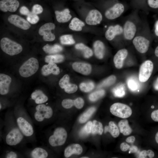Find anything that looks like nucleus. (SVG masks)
I'll list each match as a JSON object with an SVG mask.
<instances>
[{"mask_svg": "<svg viewBox=\"0 0 158 158\" xmlns=\"http://www.w3.org/2000/svg\"><path fill=\"white\" fill-rule=\"evenodd\" d=\"M17 124L27 141H32L35 139L34 128L26 112H13Z\"/></svg>", "mask_w": 158, "mask_h": 158, "instance_id": "2", "label": "nucleus"}, {"mask_svg": "<svg viewBox=\"0 0 158 158\" xmlns=\"http://www.w3.org/2000/svg\"><path fill=\"white\" fill-rule=\"evenodd\" d=\"M151 117L154 121L158 122V109L152 112L151 114Z\"/></svg>", "mask_w": 158, "mask_h": 158, "instance_id": "50", "label": "nucleus"}, {"mask_svg": "<svg viewBox=\"0 0 158 158\" xmlns=\"http://www.w3.org/2000/svg\"><path fill=\"white\" fill-rule=\"evenodd\" d=\"M129 153H135L137 152L138 150V147L135 145H133L130 147L129 148Z\"/></svg>", "mask_w": 158, "mask_h": 158, "instance_id": "54", "label": "nucleus"}, {"mask_svg": "<svg viewBox=\"0 0 158 158\" xmlns=\"http://www.w3.org/2000/svg\"><path fill=\"white\" fill-rule=\"evenodd\" d=\"M70 13V11L68 8H66L62 11H55V13L57 21L60 23L68 22L72 17Z\"/></svg>", "mask_w": 158, "mask_h": 158, "instance_id": "24", "label": "nucleus"}, {"mask_svg": "<svg viewBox=\"0 0 158 158\" xmlns=\"http://www.w3.org/2000/svg\"><path fill=\"white\" fill-rule=\"evenodd\" d=\"M78 87L75 84L68 83L64 88L65 91L69 94L73 93L78 90Z\"/></svg>", "mask_w": 158, "mask_h": 158, "instance_id": "41", "label": "nucleus"}, {"mask_svg": "<svg viewBox=\"0 0 158 158\" xmlns=\"http://www.w3.org/2000/svg\"><path fill=\"white\" fill-rule=\"evenodd\" d=\"M154 32L156 35L158 36V20L156 21L155 24Z\"/></svg>", "mask_w": 158, "mask_h": 158, "instance_id": "56", "label": "nucleus"}, {"mask_svg": "<svg viewBox=\"0 0 158 158\" xmlns=\"http://www.w3.org/2000/svg\"><path fill=\"white\" fill-rule=\"evenodd\" d=\"M109 132L114 138H117L119 135V130L116 124L113 121L109 122V125L104 128V133Z\"/></svg>", "mask_w": 158, "mask_h": 158, "instance_id": "27", "label": "nucleus"}, {"mask_svg": "<svg viewBox=\"0 0 158 158\" xmlns=\"http://www.w3.org/2000/svg\"><path fill=\"white\" fill-rule=\"evenodd\" d=\"M20 5L17 0H2L0 1V9L3 12H15Z\"/></svg>", "mask_w": 158, "mask_h": 158, "instance_id": "13", "label": "nucleus"}, {"mask_svg": "<svg viewBox=\"0 0 158 158\" xmlns=\"http://www.w3.org/2000/svg\"><path fill=\"white\" fill-rule=\"evenodd\" d=\"M84 104V101L81 97H78L74 100V106L77 108H82Z\"/></svg>", "mask_w": 158, "mask_h": 158, "instance_id": "46", "label": "nucleus"}, {"mask_svg": "<svg viewBox=\"0 0 158 158\" xmlns=\"http://www.w3.org/2000/svg\"><path fill=\"white\" fill-rule=\"evenodd\" d=\"M124 10V7L122 4L117 3L106 11L105 16L109 19H114L120 16Z\"/></svg>", "mask_w": 158, "mask_h": 158, "instance_id": "12", "label": "nucleus"}, {"mask_svg": "<svg viewBox=\"0 0 158 158\" xmlns=\"http://www.w3.org/2000/svg\"><path fill=\"white\" fill-rule=\"evenodd\" d=\"M83 148L78 144H73L68 146L64 151V156L68 158L73 154L79 155L82 152Z\"/></svg>", "mask_w": 158, "mask_h": 158, "instance_id": "23", "label": "nucleus"}, {"mask_svg": "<svg viewBox=\"0 0 158 158\" xmlns=\"http://www.w3.org/2000/svg\"><path fill=\"white\" fill-rule=\"evenodd\" d=\"M11 82V78L9 76L4 74H0V94L1 95H5L8 93Z\"/></svg>", "mask_w": 158, "mask_h": 158, "instance_id": "17", "label": "nucleus"}, {"mask_svg": "<svg viewBox=\"0 0 158 158\" xmlns=\"http://www.w3.org/2000/svg\"><path fill=\"white\" fill-rule=\"evenodd\" d=\"M26 155L32 158H46L49 156V152L44 147H36L26 152Z\"/></svg>", "mask_w": 158, "mask_h": 158, "instance_id": "14", "label": "nucleus"}, {"mask_svg": "<svg viewBox=\"0 0 158 158\" xmlns=\"http://www.w3.org/2000/svg\"><path fill=\"white\" fill-rule=\"evenodd\" d=\"M154 108V107L153 106H152L151 107L152 108Z\"/></svg>", "mask_w": 158, "mask_h": 158, "instance_id": "61", "label": "nucleus"}, {"mask_svg": "<svg viewBox=\"0 0 158 158\" xmlns=\"http://www.w3.org/2000/svg\"><path fill=\"white\" fill-rule=\"evenodd\" d=\"M6 120L5 128L4 133V140L6 144L10 147H18L27 141L18 127L13 112Z\"/></svg>", "mask_w": 158, "mask_h": 158, "instance_id": "1", "label": "nucleus"}, {"mask_svg": "<svg viewBox=\"0 0 158 158\" xmlns=\"http://www.w3.org/2000/svg\"><path fill=\"white\" fill-rule=\"evenodd\" d=\"M153 87L155 90L158 91V77L155 81L153 84Z\"/></svg>", "mask_w": 158, "mask_h": 158, "instance_id": "57", "label": "nucleus"}, {"mask_svg": "<svg viewBox=\"0 0 158 158\" xmlns=\"http://www.w3.org/2000/svg\"><path fill=\"white\" fill-rule=\"evenodd\" d=\"M81 158H88L89 157H81Z\"/></svg>", "mask_w": 158, "mask_h": 158, "instance_id": "60", "label": "nucleus"}, {"mask_svg": "<svg viewBox=\"0 0 158 158\" xmlns=\"http://www.w3.org/2000/svg\"><path fill=\"white\" fill-rule=\"evenodd\" d=\"M19 12L21 14L26 16L29 15L31 12L28 8L25 6H22L20 8Z\"/></svg>", "mask_w": 158, "mask_h": 158, "instance_id": "48", "label": "nucleus"}, {"mask_svg": "<svg viewBox=\"0 0 158 158\" xmlns=\"http://www.w3.org/2000/svg\"><path fill=\"white\" fill-rule=\"evenodd\" d=\"M55 28V25L53 23H46L42 25L39 28L38 33L42 36L43 40L45 41L51 42L54 40L55 36L51 32V31Z\"/></svg>", "mask_w": 158, "mask_h": 158, "instance_id": "8", "label": "nucleus"}, {"mask_svg": "<svg viewBox=\"0 0 158 158\" xmlns=\"http://www.w3.org/2000/svg\"><path fill=\"white\" fill-rule=\"evenodd\" d=\"M43 11V8L42 6L39 4H35L33 6L32 12L37 15L41 13Z\"/></svg>", "mask_w": 158, "mask_h": 158, "instance_id": "45", "label": "nucleus"}, {"mask_svg": "<svg viewBox=\"0 0 158 158\" xmlns=\"http://www.w3.org/2000/svg\"><path fill=\"white\" fill-rule=\"evenodd\" d=\"M72 66L74 71L84 75H88L91 71V66L88 63L75 62L73 63Z\"/></svg>", "mask_w": 158, "mask_h": 158, "instance_id": "20", "label": "nucleus"}, {"mask_svg": "<svg viewBox=\"0 0 158 158\" xmlns=\"http://www.w3.org/2000/svg\"><path fill=\"white\" fill-rule=\"evenodd\" d=\"M129 89L131 91L135 92L138 91L140 88V84L138 80L133 77L129 78L127 81Z\"/></svg>", "mask_w": 158, "mask_h": 158, "instance_id": "32", "label": "nucleus"}, {"mask_svg": "<svg viewBox=\"0 0 158 158\" xmlns=\"http://www.w3.org/2000/svg\"><path fill=\"white\" fill-rule=\"evenodd\" d=\"M123 32V28L120 25L117 24L109 27L105 33V37L107 40L111 41L115 36L121 34Z\"/></svg>", "mask_w": 158, "mask_h": 158, "instance_id": "18", "label": "nucleus"}, {"mask_svg": "<svg viewBox=\"0 0 158 158\" xmlns=\"http://www.w3.org/2000/svg\"><path fill=\"white\" fill-rule=\"evenodd\" d=\"M20 154L15 151L9 150L6 151L4 154V157L6 158H17L20 157Z\"/></svg>", "mask_w": 158, "mask_h": 158, "instance_id": "44", "label": "nucleus"}, {"mask_svg": "<svg viewBox=\"0 0 158 158\" xmlns=\"http://www.w3.org/2000/svg\"><path fill=\"white\" fill-rule=\"evenodd\" d=\"M154 54L155 56L158 57V46H157L156 48Z\"/></svg>", "mask_w": 158, "mask_h": 158, "instance_id": "58", "label": "nucleus"}, {"mask_svg": "<svg viewBox=\"0 0 158 158\" xmlns=\"http://www.w3.org/2000/svg\"><path fill=\"white\" fill-rule=\"evenodd\" d=\"M114 96L118 97H123L125 95V88L123 84H119L114 87L112 90Z\"/></svg>", "mask_w": 158, "mask_h": 158, "instance_id": "33", "label": "nucleus"}, {"mask_svg": "<svg viewBox=\"0 0 158 158\" xmlns=\"http://www.w3.org/2000/svg\"><path fill=\"white\" fill-rule=\"evenodd\" d=\"M61 105L65 109L70 108L74 105V100L71 99H64L62 101Z\"/></svg>", "mask_w": 158, "mask_h": 158, "instance_id": "42", "label": "nucleus"}, {"mask_svg": "<svg viewBox=\"0 0 158 158\" xmlns=\"http://www.w3.org/2000/svg\"><path fill=\"white\" fill-rule=\"evenodd\" d=\"M0 45L3 51L10 56L18 54L23 50L20 44L7 37H4L1 40Z\"/></svg>", "mask_w": 158, "mask_h": 158, "instance_id": "5", "label": "nucleus"}, {"mask_svg": "<svg viewBox=\"0 0 158 158\" xmlns=\"http://www.w3.org/2000/svg\"><path fill=\"white\" fill-rule=\"evenodd\" d=\"M116 80V77L114 75H111L104 80L97 86V88L107 87L114 84Z\"/></svg>", "mask_w": 158, "mask_h": 158, "instance_id": "36", "label": "nucleus"}, {"mask_svg": "<svg viewBox=\"0 0 158 158\" xmlns=\"http://www.w3.org/2000/svg\"><path fill=\"white\" fill-rule=\"evenodd\" d=\"M64 59V56L62 55L56 54L47 55L45 56V61L47 63H54L62 62Z\"/></svg>", "mask_w": 158, "mask_h": 158, "instance_id": "31", "label": "nucleus"}, {"mask_svg": "<svg viewBox=\"0 0 158 158\" xmlns=\"http://www.w3.org/2000/svg\"><path fill=\"white\" fill-rule=\"evenodd\" d=\"M88 135L87 133L85 126L83 127L79 133L80 136L82 137H85Z\"/></svg>", "mask_w": 158, "mask_h": 158, "instance_id": "53", "label": "nucleus"}, {"mask_svg": "<svg viewBox=\"0 0 158 158\" xmlns=\"http://www.w3.org/2000/svg\"><path fill=\"white\" fill-rule=\"evenodd\" d=\"M105 93V92L104 90H99L90 94L89 96V99L92 102H95L103 97Z\"/></svg>", "mask_w": 158, "mask_h": 158, "instance_id": "39", "label": "nucleus"}, {"mask_svg": "<svg viewBox=\"0 0 158 158\" xmlns=\"http://www.w3.org/2000/svg\"><path fill=\"white\" fill-rule=\"evenodd\" d=\"M123 28V33L126 39L130 40L134 38L136 32V27L133 22L129 20L126 21Z\"/></svg>", "mask_w": 158, "mask_h": 158, "instance_id": "16", "label": "nucleus"}, {"mask_svg": "<svg viewBox=\"0 0 158 158\" xmlns=\"http://www.w3.org/2000/svg\"><path fill=\"white\" fill-rule=\"evenodd\" d=\"M147 2L150 7L153 8H158V0H148Z\"/></svg>", "mask_w": 158, "mask_h": 158, "instance_id": "47", "label": "nucleus"}, {"mask_svg": "<svg viewBox=\"0 0 158 158\" xmlns=\"http://www.w3.org/2000/svg\"><path fill=\"white\" fill-rule=\"evenodd\" d=\"M70 78L69 75L67 74L64 75L60 80L59 85L61 88L64 89L66 85L69 83Z\"/></svg>", "mask_w": 158, "mask_h": 158, "instance_id": "43", "label": "nucleus"}, {"mask_svg": "<svg viewBox=\"0 0 158 158\" xmlns=\"http://www.w3.org/2000/svg\"><path fill=\"white\" fill-rule=\"evenodd\" d=\"M153 69V64L150 60L144 61L141 65L139 70V79L141 82L147 81L150 77Z\"/></svg>", "mask_w": 158, "mask_h": 158, "instance_id": "9", "label": "nucleus"}, {"mask_svg": "<svg viewBox=\"0 0 158 158\" xmlns=\"http://www.w3.org/2000/svg\"><path fill=\"white\" fill-rule=\"evenodd\" d=\"M31 98L37 104H44L48 100V97L41 90H37L31 94Z\"/></svg>", "mask_w": 158, "mask_h": 158, "instance_id": "22", "label": "nucleus"}, {"mask_svg": "<svg viewBox=\"0 0 158 158\" xmlns=\"http://www.w3.org/2000/svg\"><path fill=\"white\" fill-rule=\"evenodd\" d=\"M95 110L96 109L94 107L88 109L80 116L79 119V122L81 123L85 122L90 117Z\"/></svg>", "mask_w": 158, "mask_h": 158, "instance_id": "34", "label": "nucleus"}, {"mask_svg": "<svg viewBox=\"0 0 158 158\" xmlns=\"http://www.w3.org/2000/svg\"><path fill=\"white\" fill-rule=\"evenodd\" d=\"M103 130L102 123L96 120H94L92 124V133L93 134L101 135Z\"/></svg>", "mask_w": 158, "mask_h": 158, "instance_id": "35", "label": "nucleus"}, {"mask_svg": "<svg viewBox=\"0 0 158 158\" xmlns=\"http://www.w3.org/2000/svg\"><path fill=\"white\" fill-rule=\"evenodd\" d=\"M94 87V84L92 81L83 82L81 83L79 85V87L81 90L85 92H90Z\"/></svg>", "mask_w": 158, "mask_h": 158, "instance_id": "37", "label": "nucleus"}, {"mask_svg": "<svg viewBox=\"0 0 158 158\" xmlns=\"http://www.w3.org/2000/svg\"><path fill=\"white\" fill-rule=\"evenodd\" d=\"M102 19L101 13L97 10H92L88 13L85 19L87 24L90 25H96L99 24Z\"/></svg>", "mask_w": 158, "mask_h": 158, "instance_id": "15", "label": "nucleus"}, {"mask_svg": "<svg viewBox=\"0 0 158 158\" xmlns=\"http://www.w3.org/2000/svg\"><path fill=\"white\" fill-rule=\"evenodd\" d=\"M8 20L11 24L24 30L30 28L31 25L27 20L16 14H11L8 18Z\"/></svg>", "mask_w": 158, "mask_h": 158, "instance_id": "10", "label": "nucleus"}, {"mask_svg": "<svg viewBox=\"0 0 158 158\" xmlns=\"http://www.w3.org/2000/svg\"><path fill=\"white\" fill-rule=\"evenodd\" d=\"M133 43L138 52L141 53H145L148 50L150 41L145 37L139 36L133 38Z\"/></svg>", "mask_w": 158, "mask_h": 158, "instance_id": "11", "label": "nucleus"}, {"mask_svg": "<svg viewBox=\"0 0 158 158\" xmlns=\"http://www.w3.org/2000/svg\"><path fill=\"white\" fill-rule=\"evenodd\" d=\"M95 55L98 59H102L105 54V47L103 43L101 41L97 40L93 44Z\"/></svg>", "mask_w": 158, "mask_h": 158, "instance_id": "25", "label": "nucleus"}, {"mask_svg": "<svg viewBox=\"0 0 158 158\" xmlns=\"http://www.w3.org/2000/svg\"><path fill=\"white\" fill-rule=\"evenodd\" d=\"M155 139L156 142L158 144V132L155 135Z\"/></svg>", "mask_w": 158, "mask_h": 158, "instance_id": "59", "label": "nucleus"}, {"mask_svg": "<svg viewBox=\"0 0 158 158\" xmlns=\"http://www.w3.org/2000/svg\"><path fill=\"white\" fill-rule=\"evenodd\" d=\"M61 43L63 45H71L75 43L72 36L70 35H65L60 37Z\"/></svg>", "mask_w": 158, "mask_h": 158, "instance_id": "38", "label": "nucleus"}, {"mask_svg": "<svg viewBox=\"0 0 158 158\" xmlns=\"http://www.w3.org/2000/svg\"><path fill=\"white\" fill-rule=\"evenodd\" d=\"M110 110L113 115L123 118L129 117L132 114V110L129 106L120 103L113 104L111 106Z\"/></svg>", "mask_w": 158, "mask_h": 158, "instance_id": "7", "label": "nucleus"}, {"mask_svg": "<svg viewBox=\"0 0 158 158\" xmlns=\"http://www.w3.org/2000/svg\"><path fill=\"white\" fill-rule=\"evenodd\" d=\"M34 121L39 124H44L53 116V111L49 106L44 104H37L32 112Z\"/></svg>", "mask_w": 158, "mask_h": 158, "instance_id": "3", "label": "nucleus"}, {"mask_svg": "<svg viewBox=\"0 0 158 158\" xmlns=\"http://www.w3.org/2000/svg\"><path fill=\"white\" fill-rule=\"evenodd\" d=\"M138 157L140 158H148V153L147 150H144L141 152L139 153Z\"/></svg>", "mask_w": 158, "mask_h": 158, "instance_id": "52", "label": "nucleus"}, {"mask_svg": "<svg viewBox=\"0 0 158 158\" xmlns=\"http://www.w3.org/2000/svg\"><path fill=\"white\" fill-rule=\"evenodd\" d=\"M135 140V137L134 136H131L127 138L126 141L127 142L132 143L134 142Z\"/></svg>", "mask_w": 158, "mask_h": 158, "instance_id": "55", "label": "nucleus"}, {"mask_svg": "<svg viewBox=\"0 0 158 158\" xmlns=\"http://www.w3.org/2000/svg\"><path fill=\"white\" fill-rule=\"evenodd\" d=\"M85 25L84 23L78 18L75 17L71 20L69 27L71 30L76 31H81Z\"/></svg>", "mask_w": 158, "mask_h": 158, "instance_id": "29", "label": "nucleus"}, {"mask_svg": "<svg viewBox=\"0 0 158 158\" xmlns=\"http://www.w3.org/2000/svg\"><path fill=\"white\" fill-rule=\"evenodd\" d=\"M130 146L125 142H123L121 144L120 148L121 150L123 152L127 151L129 149Z\"/></svg>", "mask_w": 158, "mask_h": 158, "instance_id": "51", "label": "nucleus"}, {"mask_svg": "<svg viewBox=\"0 0 158 158\" xmlns=\"http://www.w3.org/2000/svg\"><path fill=\"white\" fill-rule=\"evenodd\" d=\"M92 123L91 121H89L85 125L86 130L88 135L92 132Z\"/></svg>", "mask_w": 158, "mask_h": 158, "instance_id": "49", "label": "nucleus"}, {"mask_svg": "<svg viewBox=\"0 0 158 158\" xmlns=\"http://www.w3.org/2000/svg\"><path fill=\"white\" fill-rule=\"evenodd\" d=\"M39 64L37 60L31 57L26 61L20 67L19 72L22 77L27 78L35 74L39 68Z\"/></svg>", "mask_w": 158, "mask_h": 158, "instance_id": "6", "label": "nucleus"}, {"mask_svg": "<svg viewBox=\"0 0 158 158\" xmlns=\"http://www.w3.org/2000/svg\"><path fill=\"white\" fill-rule=\"evenodd\" d=\"M41 72L44 76H47L51 73L54 75H58L60 73V69L55 63H49L42 66Z\"/></svg>", "mask_w": 158, "mask_h": 158, "instance_id": "21", "label": "nucleus"}, {"mask_svg": "<svg viewBox=\"0 0 158 158\" xmlns=\"http://www.w3.org/2000/svg\"><path fill=\"white\" fill-rule=\"evenodd\" d=\"M26 19L30 23L32 24L37 23L39 20V17L37 15L33 13L32 12L27 16Z\"/></svg>", "mask_w": 158, "mask_h": 158, "instance_id": "40", "label": "nucleus"}, {"mask_svg": "<svg viewBox=\"0 0 158 158\" xmlns=\"http://www.w3.org/2000/svg\"><path fill=\"white\" fill-rule=\"evenodd\" d=\"M118 126L120 132L124 135H129L132 131L127 119H123L120 121L118 123Z\"/></svg>", "mask_w": 158, "mask_h": 158, "instance_id": "26", "label": "nucleus"}, {"mask_svg": "<svg viewBox=\"0 0 158 158\" xmlns=\"http://www.w3.org/2000/svg\"><path fill=\"white\" fill-rule=\"evenodd\" d=\"M67 137L66 130L62 127H58L55 129L52 134L47 138V142L50 146L55 147L63 145Z\"/></svg>", "mask_w": 158, "mask_h": 158, "instance_id": "4", "label": "nucleus"}, {"mask_svg": "<svg viewBox=\"0 0 158 158\" xmlns=\"http://www.w3.org/2000/svg\"><path fill=\"white\" fill-rule=\"evenodd\" d=\"M128 51L125 49L119 50L114 55V62L116 67L118 69L121 68L123 64L124 61L128 55Z\"/></svg>", "mask_w": 158, "mask_h": 158, "instance_id": "19", "label": "nucleus"}, {"mask_svg": "<svg viewBox=\"0 0 158 158\" xmlns=\"http://www.w3.org/2000/svg\"><path fill=\"white\" fill-rule=\"evenodd\" d=\"M75 47L76 49L81 51L84 57L86 58H89L93 54L92 49L83 43L77 44L75 45Z\"/></svg>", "mask_w": 158, "mask_h": 158, "instance_id": "30", "label": "nucleus"}, {"mask_svg": "<svg viewBox=\"0 0 158 158\" xmlns=\"http://www.w3.org/2000/svg\"><path fill=\"white\" fill-rule=\"evenodd\" d=\"M42 49L46 53L52 54L61 52L63 50V48L61 46L58 44L50 45L47 44L43 46Z\"/></svg>", "mask_w": 158, "mask_h": 158, "instance_id": "28", "label": "nucleus"}]
</instances>
